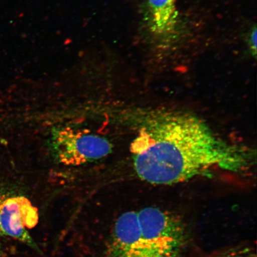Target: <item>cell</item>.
<instances>
[{"label": "cell", "instance_id": "1", "mask_svg": "<svg viewBox=\"0 0 257 257\" xmlns=\"http://www.w3.org/2000/svg\"><path fill=\"white\" fill-rule=\"evenodd\" d=\"M139 178L154 185L188 181L214 168L237 171L246 154L217 136L203 121L187 112H148L131 144Z\"/></svg>", "mask_w": 257, "mask_h": 257}, {"label": "cell", "instance_id": "2", "mask_svg": "<svg viewBox=\"0 0 257 257\" xmlns=\"http://www.w3.org/2000/svg\"><path fill=\"white\" fill-rule=\"evenodd\" d=\"M187 235L182 221L149 207L121 214L115 222L107 257H182Z\"/></svg>", "mask_w": 257, "mask_h": 257}, {"label": "cell", "instance_id": "3", "mask_svg": "<svg viewBox=\"0 0 257 257\" xmlns=\"http://www.w3.org/2000/svg\"><path fill=\"white\" fill-rule=\"evenodd\" d=\"M145 27L148 43L157 57L171 55L181 46L184 25L176 0H146Z\"/></svg>", "mask_w": 257, "mask_h": 257}, {"label": "cell", "instance_id": "4", "mask_svg": "<svg viewBox=\"0 0 257 257\" xmlns=\"http://www.w3.org/2000/svg\"><path fill=\"white\" fill-rule=\"evenodd\" d=\"M53 147L60 162L72 166L102 158L111 149L110 144L104 138L70 128L57 133L53 138Z\"/></svg>", "mask_w": 257, "mask_h": 257}, {"label": "cell", "instance_id": "5", "mask_svg": "<svg viewBox=\"0 0 257 257\" xmlns=\"http://www.w3.org/2000/svg\"><path fill=\"white\" fill-rule=\"evenodd\" d=\"M37 208L23 196L0 198V232L27 244L37 251L39 248L27 229L38 223Z\"/></svg>", "mask_w": 257, "mask_h": 257}, {"label": "cell", "instance_id": "6", "mask_svg": "<svg viewBox=\"0 0 257 257\" xmlns=\"http://www.w3.org/2000/svg\"><path fill=\"white\" fill-rule=\"evenodd\" d=\"M256 28L255 25L250 30L248 35V47L250 54L255 57L256 54Z\"/></svg>", "mask_w": 257, "mask_h": 257}, {"label": "cell", "instance_id": "7", "mask_svg": "<svg viewBox=\"0 0 257 257\" xmlns=\"http://www.w3.org/2000/svg\"><path fill=\"white\" fill-rule=\"evenodd\" d=\"M217 257H255V255L248 250H240V251L237 250V251L225 253Z\"/></svg>", "mask_w": 257, "mask_h": 257}]
</instances>
